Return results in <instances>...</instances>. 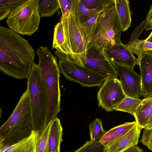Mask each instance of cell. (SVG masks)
<instances>
[{"mask_svg":"<svg viewBox=\"0 0 152 152\" xmlns=\"http://www.w3.org/2000/svg\"><path fill=\"white\" fill-rule=\"evenodd\" d=\"M152 128V113L147 126L144 129H150Z\"/></svg>","mask_w":152,"mask_h":152,"instance_id":"obj_36","label":"cell"},{"mask_svg":"<svg viewBox=\"0 0 152 152\" xmlns=\"http://www.w3.org/2000/svg\"><path fill=\"white\" fill-rule=\"evenodd\" d=\"M141 129L136 124L127 133L106 147V152H122L138 143Z\"/></svg>","mask_w":152,"mask_h":152,"instance_id":"obj_14","label":"cell"},{"mask_svg":"<svg viewBox=\"0 0 152 152\" xmlns=\"http://www.w3.org/2000/svg\"><path fill=\"white\" fill-rule=\"evenodd\" d=\"M35 51L28 41L0 26V70L18 79L28 78L34 63Z\"/></svg>","mask_w":152,"mask_h":152,"instance_id":"obj_1","label":"cell"},{"mask_svg":"<svg viewBox=\"0 0 152 152\" xmlns=\"http://www.w3.org/2000/svg\"><path fill=\"white\" fill-rule=\"evenodd\" d=\"M152 30V28H150L147 27L145 28V31H148L150 30ZM146 41H147L152 42V30L149 36L145 39Z\"/></svg>","mask_w":152,"mask_h":152,"instance_id":"obj_35","label":"cell"},{"mask_svg":"<svg viewBox=\"0 0 152 152\" xmlns=\"http://www.w3.org/2000/svg\"><path fill=\"white\" fill-rule=\"evenodd\" d=\"M52 49L62 52L73 61V56L68 45L62 24L60 21L54 28Z\"/></svg>","mask_w":152,"mask_h":152,"instance_id":"obj_17","label":"cell"},{"mask_svg":"<svg viewBox=\"0 0 152 152\" xmlns=\"http://www.w3.org/2000/svg\"><path fill=\"white\" fill-rule=\"evenodd\" d=\"M27 89L31 111L34 130L39 134L48 122L47 98L39 64L34 63L27 78Z\"/></svg>","mask_w":152,"mask_h":152,"instance_id":"obj_4","label":"cell"},{"mask_svg":"<svg viewBox=\"0 0 152 152\" xmlns=\"http://www.w3.org/2000/svg\"><path fill=\"white\" fill-rule=\"evenodd\" d=\"M122 152H145L143 150L137 145H133Z\"/></svg>","mask_w":152,"mask_h":152,"instance_id":"obj_34","label":"cell"},{"mask_svg":"<svg viewBox=\"0 0 152 152\" xmlns=\"http://www.w3.org/2000/svg\"><path fill=\"white\" fill-rule=\"evenodd\" d=\"M115 6L121 24L122 31L131 26V12L128 0H114Z\"/></svg>","mask_w":152,"mask_h":152,"instance_id":"obj_20","label":"cell"},{"mask_svg":"<svg viewBox=\"0 0 152 152\" xmlns=\"http://www.w3.org/2000/svg\"><path fill=\"white\" fill-rule=\"evenodd\" d=\"M126 97L121 81L117 78L107 79L97 95L99 106L108 112L115 110Z\"/></svg>","mask_w":152,"mask_h":152,"instance_id":"obj_9","label":"cell"},{"mask_svg":"<svg viewBox=\"0 0 152 152\" xmlns=\"http://www.w3.org/2000/svg\"><path fill=\"white\" fill-rule=\"evenodd\" d=\"M140 141L152 151V128L144 129Z\"/></svg>","mask_w":152,"mask_h":152,"instance_id":"obj_30","label":"cell"},{"mask_svg":"<svg viewBox=\"0 0 152 152\" xmlns=\"http://www.w3.org/2000/svg\"><path fill=\"white\" fill-rule=\"evenodd\" d=\"M11 11L9 10L4 8H0V20H1L7 17Z\"/></svg>","mask_w":152,"mask_h":152,"instance_id":"obj_33","label":"cell"},{"mask_svg":"<svg viewBox=\"0 0 152 152\" xmlns=\"http://www.w3.org/2000/svg\"><path fill=\"white\" fill-rule=\"evenodd\" d=\"M61 72L69 80L88 87L102 86L108 78L79 64L68 55L56 50Z\"/></svg>","mask_w":152,"mask_h":152,"instance_id":"obj_8","label":"cell"},{"mask_svg":"<svg viewBox=\"0 0 152 152\" xmlns=\"http://www.w3.org/2000/svg\"><path fill=\"white\" fill-rule=\"evenodd\" d=\"M147 27L150 28H152V15L148 21Z\"/></svg>","mask_w":152,"mask_h":152,"instance_id":"obj_37","label":"cell"},{"mask_svg":"<svg viewBox=\"0 0 152 152\" xmlns=\"http://www.w3.org/2000/svg\"><path fill=\"white\" fill-rule=\"evenodd\" d=\"M34 130L28 91L20 99L12 113L0 127V145L10 146L28 137Z\"/></svg>","mask_w":152,"mask_h":152,"instance_id":"obj_2","label":"cell"},{"mask_svg":"<svg viewBox=\"0 0 152 152\" xmlns=\"http://www.w3.org/2000/svg\"><path fill=\"white\" fill-rule=\"evenodd\" d=\"M142 99L126 96L115 110L129 113L134 116L136 110Z\"/></svg>","mask_w":152,"mask_h":152,"instance_id":"obj_25","label":"cell"},{"mask_svg":"<svg viewBox=\"0 0 152 152\" xmlns=\"http://www.w3.org/2000/svg\"><path fill=\"white\" fill-rule=\"evenodd\" d=\"M63 130L59 118L56 117L51 120L48 139V152H60V145L63 140Z\"/></svg>","mask_w":152,"mask_h":152,"instance_id":"obj_16","label":"cell"},{"mask_svg":"<svg viewBox=\"0 0 152 152\" xmlns=\"http://www.w3.org/2000/svg\"><path fill=\"white\" fill-rule=\"evenodd\" d=\"M39 134L33 130L29 136L15 144L10 146L0 145V152H36Z\"/></svg>","mask_w":152,"mask_h":152,"instance_id":"obj_15","label":"cell"},{"mask_svg":"<svg viewBox=\"0 0 152 152\" xmlns=\"http://www.w3.org/2000/svg\"><path fill=\"white\" fill-rule=\"evenodd\" d=\"M62 13L61 16L69 15L75 0H58Z\"/></svg>","mask_w":152,"mask_h":152,"instance_id":"obj_32","label":"cell"},{"mask_svg":"<svg viewBox=\"0 0 152 152\" xmlns=\"http://www.w3.org/2000/svg\"><path fill=\"white\" fill-rule=\"evenodd\" d=\"M137 65L140 70L142 96L152 97V51L142 52Z\"/></svg>","mask_w":152,"mask_h":152,"instance_id":"obj_12","label":"cell"},{"mask_svg":"<svg viewBox=\"0 0 152 152\" xmlns=\"http://www.w3.org/2000/svg\"><path fill=\"white\" fill-rule=\"evenodd\" d=\"M126 45L133 54L137 56V62L139 61L142 52L152 51V42L146 41L145 39H137L129 42Z\"/></svg>","mask_w":152,"mask_h":152,"instance_id":"obj_22","label":"cell"},{"mask_svg":"<svg viewBox=\"0 0 152 152\" xmlns=\"http://www.w3.org/2000/svg\"><path fill=\"white\" fill-rule=\"evenodd\" d=\"M51 124V120L48 122L45 127L39 134L36 152H48V139Z\"/></svg>","mask_w":152,"mask_h":152,"instance_id":"obj_27","label":"cell"},{"mask_svg":"<svg viewBox=\"0 0 152 152\" xmlns=\"http://www.w3.org/2000/svg\"><path fill=\"white\" fill-rule=\"evenodd\" d=\"M86 7L90 10L100 12L111 7L114 4V0H83Z\"/></svg>","mask_w":152,"mask_h":152,"instance_id":"obj_26","label":"cell"},{"mask_svg":"<svg viewBox=\"0 0 152 152\" xmlns=\"http://www.w3.org/2000/svg\"><path fill=\"white\" fill-rule=\"evenodd\" d=\"M36 52L46 92L48 122L60 112L61 93L59 86L61 71L57 59L47 47H40Z\"/></svg>","mask_w":152,"mask_h":152,"instance_id":"obj_3","label":"cell"},{"mask_svg":"<svg viewBox=\"0 0 152 152\" xmlns=\"http://www.w3.org/2000/svg\"><path fill=\"white\" fill-rule=\"evenodd\" d=\"M135 121L126 122L107 132L100 141L106 147L109 146L127 133L136 124Z\"/></svg>","mask_w":152,"mask_h":152,"instance_id":"obj_19","label":"cell"},{"mask_svg":"<svg viewBox=\"0 0 152 152\" xmlns=\"http://www.w3.org/2000/svg\"><path fill=\"white\" fill-rule=\"evenodd\" d=\"M26 0H0V8H4L11 12L25 2Z\"/></svg>","mask_w":152,"mask_h":152,"instance_id":"obj_31","label":"cell"},{"mask_svg":"<svg viewBox=\"0 0 152 152\" xmlns=\"http://www.w3.org/2000/svg\"><path fill=\"white\" fill-rule=\"evenodd\" d=\"M84 66L108 78L118 77L117 71L106 57L104 51L91 43L87 48Z\"/></svg>","mask_w":152,"mask_h":152,"instance_id":"obj_10","label":"cell"},{"mask_svg":"<svg viewBox=\"0 0 152 152\" xmlns=\"http://www.w3.org/2000/svg\"><path fill=\"white\" fill-rule=\"evenodd\" d=\"M89 128L90 141L92 142H100L107 132L103 128L102 120L98 118L90 123Z\"/></svg>","mask_w":152,"mask_h":152,"instance_id":"obj_24","label":"cell"},{"mask_svg":"<svg viewBox=\"0 0 152 152\" xmlns=\"http://www.w3.org/2000/svg\"><path fill=\"white\" fill-rule=\"evenodd\" d=\"M110 61L117 71L126 96L136 98L142 96L140 76L135 72L133 69Z\"/></svg>","mask_w":152,"mask_h":152,"instance_id":"obj_11","label":"cell"},{"mask_svg":"<svg viewBox=\"0 0 152 152\" xmlns=\"http://www.w3.org/2000/svg\"><path fill=\"white\" fill-rule=\"evenodd\" d=\"M106 147L100 142L88 141L80 148L73 152H106Z\"/></svg>","mask_w":152,"mask_h":152,"instance_id":"obj_29","label":"cell"},{"mask_svg":"<svg viewBox=\"0 0 152 152\" xmlns=\"http://www.w3.org/2000/svg\"><path fill=\"white\" fill-rule=\"evenodd\" d=\"M77 0L68 15L61 16L62 24L68 46L73 56V61L84 66L86 50L89 45L86 35L76 18L75 8Z\"/></svg>","mask_w":152,"mask_h":152,"instance_id":"obj_6","label":"cell"},{"mask_svg":"<svg viewBox=\"0 0 152 152\" xmlns=\"http://www.w3.org/2000/svg\"><path fill=\"white\" fill-rule=\"evenodd\" d=\"M122 31L115 6L100 12L91 43L97 48L104 50L115 45L122 44L121 40Z\"/></svg>","mask_w":152,"mask_h":152,"instance_id":"obj_5","label":"cell"},{"mask_svg":"<svg viewBox=\"0 0 152 152\" xmlns=\"http://www.w3.org/2000/svg\"><path fill=\"white\" fill-rule=\"evenodd\" d=\"M99 13L96 14L87 21L80 24L86 35L89 43L92 41L97 20Z\"/></svg>","mask_w":152,"mask_h":152,"instance_id":"obj_28","label":"cell"},{"mask_svg":"<svg viewBox=\"0 0 152 152\" xmlns=\"http://www.w3.org/2000/svg\"><path fill=\"white\" fill-rule=\"evenodd\" d=\"M152 113V97H145L137 108L134 115L141 129L147 126Z\"/></svg>","mask_w":152,"mask_h":152,"instance_id":"obj_18","label":"cell"},{"mask_svg":"<svg viewBox=\"0 0 152 152\" xmlns=\"http://www.w3.org/2000/svg\"><path fill=\"white\" fill-rule=\"evenodd\" d=\"M38 7L42 18L51 17L60 9L58 0H39Z\"/></svg>","mask_w":152,"mask_h":152,"instance_id":"obj_21","label":"cell"},{"mask_svg":"<svg viewBox=\"0 0 152 152\" xmlns=\"http://www.w3.org/2000/svg\"><path fill=\"white\" fill-rule=\"evenodd\" d=\"M39 0H26L12 11L7 17V24L15 32L31 36L39 28L41 16Z\"/></svg>","mask_w":152,"mask_h":152,"instance_id":"obj_7","label":"cell"},{"mask_svg":"<svg viewBox=\"0 0 152 152\" xmlns=\"http://www.w3.org/2000/svg\"><path fill=\"white\" fill-rule=\"evenodd\" d=\"M104 53L110 61L133 69L137 64V59L126 45H115L104 50Z\"/></svg>","mask_w":152,"mask_h":152,"instance_id":"obj_13","label":"cell"},{"mask_svg":"<svg viewBox=\"0 0 152 152\" xmlns=\"http://www.w3.org/2000/svg\"><path fill=\"white\" fill-rule=\"evenodd\" d=\"M100 12L96 10L88 9L83 0H77L75 8V15L80 24L86 22Z\"/></svg>","mask_w":152,"mask_h":152,"instance_id":"obj_23","label":"cell"}]
</instances>
